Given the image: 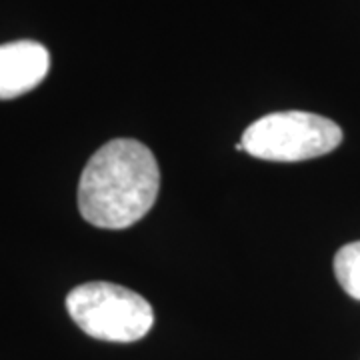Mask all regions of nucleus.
<instances>
[{"label":"nucleus","mask_w":360,"mask_h":360,"mask_svg":"<svg viewBox=\"0 0 360 360\" xmlns=\"http://www.w3.org/2000/svg\"><path fill=\"white\" fill-rule=\"evenodd\" d=\"M160 170L148 146L115 139L90 156L78 182V210L92 226L120 231L155 206Z\"/></svg>","instance_id":"obj_1"},{"label":"nucleus","mask_w":360,"mask_h":360,"mask_svg":"<svg viewBox=\"0 0 360 360\" xmlns=\"http://www.w3.org/2000/svg\"><path fill=\"white\" fill-rule=\"evenodd\" d=\"M66 310L77 326L106 342H136L155 324L146 298L112 283H86L66 296Z\"/></svg>","instance_id":"obj_2"},{"label":"nucleus","mask_w":360,"mask_h":360,"mask_svg":"<svg viewBox=\"0 0 360 360\" xmlns=\"http://www.w3.org/2000/svg\"><path fill=\"white\" fill-rule=\"evenodd\" d=\"M342 142L335 120L314 112H270L252 122L243 134V150L260 160L300 162L333 153Z\"/></svg>","instance_id":"obj_3"},{"label":"nucleus","mask_w":360,"mask_h":360,"mask_svg":"<svg viewBox=\"0 0 360 360\" xmlns=\"http://www.w3.org/2000/svg\"><path fill=\"white\" fill-rule=\"evenodd\" d=\"M51 70V54L34 40L0 46V101L18 98L37 89Z\"/></svg>","instance_id":"obj_4"},{"label":"nucleus","mask_w":360,"mask_h":360,"mask_svg":"<svg viewBox=\"0 0 360 360\" xmlns=\"http://www.w3.org/2000/svg\"><path fill=\"white\" fill-rule=\"evenodd\" d=\"M335 274L342 290L360 300V240L348 243L336 252Z\"/></svg>","instance_id":"obj_5"}]
</instances>
